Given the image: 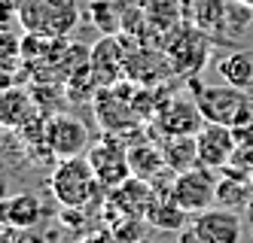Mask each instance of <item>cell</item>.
<instances>
[{
  "instance_id": "1",
  "label": "cell",
  "mask_w": 253,
  "mask_h": 243,
  "mask_svg": "<svg viewBox=\"0 0 253 243\" xmlns=\"http://www.w3.org/2000/svg\"><path fill=\"white\" fill-rule=\"evenodd\" d=\"M192 98L202 109L205 122L213 125H229V128H241V125H253V104L244 95V88L238 85H202L198 79H192Z\"/></svg>"
},
{
  "instance_id": "2",
  "label": "cell",
  "mask_w": 253,
  "mask_h": 243,
  "mask_svg": "<svg viewBox=\"0 0 253 243\" xmlns=\"http://www.w3.org/2000/svg\"><path fill=\"white\" fill-rule=\"evenodd\" d=\"M19 25L25 34L67 40L80 25V0H19Z\"/></svg>"
},
{
  "instance_id": "3",
  "label": "cell",
  "mask_w": 253,
  "mask_h": 243,
  "mask_svg": "<svg viewBox=\"0 0 253 243\" xmlns=\"http://www.w3.org/2000/svg\"><path fill=\"white\" fill-rule=\"evenodd\" d=\"M49 189H52V195H55V201L61 204V207L88 210L92 204L101 201L104 185L98 182V176L92 171V164H88V158L80 155V158H64V161H58V167L52 171Z\"/></svg>"
},
{
  "instance_id": "4",
  "label": "cell",
  "mask_w": 253,
  "mask_h": 243,
  "mask_svg": "<svg viewBox=\"0 0 253 243\" xmlns=\"http://www.w3.org/2000/svg\"><path fill=\"white\" fill-rule=\"evenodd\" d=\"M134 85L137 82H116V85H107V88H98V95L92 101L95 106V119L98 125L104 128V134H122V131H131L137 128L143 119L137 116V109L131 104V95H134Z\"/></svg>"
},
{
  "instance_id": "5",
  "label": "cell",
  "mask_w": 253,
  "mask_h": 243,
  "mask_svg": "<svg viewBox=\"0 0 253 243\" xmlns=\"http://www.w3.org/2000/svg\"><path fill=\"white\" fill-rule=\"evenodd\" d=\"M208 122L198 109L192 95H171L156 106V116H153V134L159 137H198Z\"/></svg>"
},
{
  "instance_id": "6",
  "label": "cell",
  "mask_w": 253,
  "mask_h": 243,
  "mask_svg": "<svg viewBox=\"0 0 253 243\" xmlns=\"http://www.w3.org/2000/svg\"><path fill=\"white\" fill-rule=\"evenodd\" d=\"M88 164L98 176V182L104 185V192L116 189L119 182H125L131 176V167H128V146L122 143L119 134H104L98 143H92V149L85 152Z\"/></svg>"
},
{
  "instance_id": "7",
  "label": "cell",
  "mask_w": 253,
  "mask_h": 243,
  "mask_svg": "<svg viewBox=\"0 0 253 243\" xmlns=\"http://www.w3.org/2000/svg\"><path fill=\"white\" fill-rule=\"evenodd\" d=\"M46 149L52 158H80L92 149V140H88V128L85 122H80L70 113H55L46 119Z\"/></svg>"
},
{
  "instance_id": "8",
  "label": "cell",
  "mask_w": 253,
  "mask_h": 243,
  "mask_svg": "<svg viewBox=\"0 0 253 243\" xmlns=\"http://www.w3.org/2000/svg\"><path fill=\"white\" fill-rule=\"evenodd\" d=\"M216 189H220V179L213 176V171L198 164V167H192V171L174 176L171 198L186 213H205V210H211L216 204Z\"/></svg>"
},
{
  "instance_id": "9",
  "label": "cell",
  "mask_w": 253,
  "mask_h": 243,
  "mask_svg": "<svg viewBox=\"0 0 253 243\" xmlns=\"http://www.w3.org/2000/svg\"><path fill=\"white\" fill-rule=\"evenodd\" d=\"M153 201H156L153 182L128 176L125 182H119L116 189L107 192V207L104 210L110 216V222L116 225L122 219H147V210H150Z\"/></svg>"
},
{
  "instance_id": "10",
  "label": "cell",
  "mask_w": 253,
  "mask_h": 243,
  "mask_svg": "<svg viewBox=\"0 0 253 243\" xmlns=\"http://www.w3.org/2000/svg\"><path fill=\"white\" fill-rule=\"evenodd\" d=\"M208 49H211V40L202 28H180L171 43L165 46V55L171 61V70L180 73V76H198V70L205 67L208 61Z\"/></svg>"
},
{
  "instance_id": "11",
  "label": "cell",
  "mask_w": 253,
  "mask_h": 243,
  "mask_svg": "<svg viewBox=\"0 0 253 243\" xmlns=\"http://www.w3.org/2000/svg\"><path fill=\"white\" fill-rule=\"evenodd\" d=\"M125 61H128V40H122L119 34L101 36V40L88 49V64H92L101 88L116 85L125 79Z\"/></svg>"
},
{
  "instance_id": "12",
  "label": "cell",
  "mask_w": 253,
  "mask_h": 243,
  "mask_svg": "<svg viewBox=\"0 0 253 243\" xmlns=\"http://www.w3.org/2000/svg\"><path fill=\"white\" fill-rule=\"evenodd\" d=\"M195 143H198V164L211 167V171H223V167L232 161L235 149H238L235 131L229 125H213V122H208L202 131H198Z\"/></svg>"
},
{
  "instance_id": "13",
  "label": "cell",
  "mask_w": 253,
  "mask_h": 243,
  "mask_svg": "<svg viewBox=\"0 0 253 243\" xmlns=\"http://www.w3.org/2000/svg\"><path fill=\"white\" fill-rule=\"evenodd\" d=\"M192 228L202 243H241V216L229 207H211L195 213Z\"/></svg>"
},
{
  "instance_id": "14",
  "label": "cell",
  "mask_w": 253,
  "mask_h": 243,
  "mask_svg": "<svg viewBox=\"0 0 253 243\" xmlns=\"http://www.w3.org/2000/svg\"><path fill=\"white\" fill-rule=\"evenodd\" d=\"M43 213L46 207L34 192H19V195H9L6 201H0V222H6L15 231L37 228L43 222Z\"/></svg>"
},
{
  "instance_id": "15",
  "label": "cell",
  "mask_w": 253,
  "mask_h": 243,
  "mask_svg": "<svg viewBox=\"0 0 253 243\" xmlns=\"http://www.w3.org/2000/svg\"><path fill=\"white\" fill-rule=\"evenodd\" d=\"M128 167H131V176L147 179V182H156L159 176H165L171 171L165 164V155H162V146L150 143V140H140V143L128 146Z\"/></svg>"
},
{
  "instance_id": "16",
  "label": "cell",
  "mask_w": 253,
  "mask_h": 243,
  "mask_svg": "<svg viewBox=\"0 0 253 243\" xmlns=\"http://www.w3.org/2000/svg\"><path fill=\"white\" fill-rule=\"evenodd\" d=\"M186 219H189V213L180 207L171 195L156 192V201L150 204V210H147V222L153 228H159V231H183Z\"/></svg>"
},
{
  "instance_id": "17",
  "label": "cell",
  "mask_w": 253,
  "mask_h": 243,
  "mask_svg": "<svg viewBox=\"0 0 253 243\" xmlns=\"http://www.w3.org/2000/svg\"><path fill=\"white\" fill-rule=\"evenodd\" d=\"M34 116V101L22 88H3L0 91V122L3 128H25Z\"/></svg>"
},
{
  "instance_id": "18",
  "label": "cell",
  "mask_w": 253,
  "mask_h": 243,
  "mask_svg": "<svg viewBox=\"0 0 253 243\" xmlns=\"http://www.w3.org/2000/svg\"><path fill=\"white\" fill-rule=\"evenodd\" d=\"M162 155H165V164L174 174H186L192 167H198V143L195 137H162Z\"/></svg>"
},
{
  "instance_id": "19",
  "label": "cell",
  "mask_w": 253,
  "mask_h": 243,
  "mask_svg": "<svg viewBox=\"0 0 253 243\" xmlns=\"http://www.w3.org/2000/svg\"><path fill=\"white\" fill-rule=\"evenodd\" d=\"M98 88H101V82H98V76H95L92 64H83V67H77V70H74V73L67 76V82H64V91H67V98H70V101H77V104L95 101Z\"/></svg>"
},
{
  "instance_id": "20",
  "label": "cell",
  "mask_w": 253,
  "mask_h": 243,
  "mask_svg": "<svg viewBox=\"0 0 253 243\" xmlns=\"http://www.w3.org/2000/svg\"><path fill=\"white\" fill-rule=\"evenodd\" d=\"M220 76L229 82V85H238V88H247L253 82V58L247 52H232L229 58L220 61Z\"/></svg>"
},
{
  "instance_id": "21",
  "label": "cell",
  "mask_w": 253,
  "mask_h": 243,
  "mask_svg": "<svg viewBox=\"0 0 253 243\" xmlns=\"http://www.w3.org/2000/svg\"><path fill=\"white\" fill-rule=\"evenodd\" d=\"M253 201V182L250 179H232L226 176L216 189V207H244Z\"/></svg>"
},
{
  "instance_id": "22",
  "label": "cell",
  "mask_w": 253,
  "mask_h": 243,
  "mask_svg": "<svg viewBox=\"0 0 253 243\" xmlns=\"http://www.w3.org/2000/svg\"><path fill=\"white\" fill-rule=\"evenodd\" d=\"M15 61H22V36L9 31H0V67L9 70L15 67Z\"/></svg>"
},
{
  "instance_id": "23",
  "label": "cell",
  "mask_w": 253,
  "mask_h": 243,
  "mask_svg": "<svg viewBox=\"0 0 253 243\" xmlns=\"http://www.w3.org/2000/svg\"><path fill=\"white\" fill-rule=\"evenodd\" d=\"M113 237L119 243H137L140 240V219H122L113 225Z\"/></svg>"
},
{
  "instance_id": "24",
  "label": "cell",
  "mask_w": 253,
  "mask_h": 243,
  "mask_svg": "<svg viewBox=\"0 0 253 243\" xmlns=\"http://www.w3.org/2000/svg\"><path fill=\"white\" fill-rule=\"evenodd\" d=\"M85 213H88V210H80V207H61L58 222H61L64 228H70V231H80V228L85 225Z\"/></svg>"
},
{
  "instance_id": "25",
  "label": "cell",
  "mask_w": 253,
  "mask_h": 243,
  "mask_svg": "<svg viewBox=\"0 0 253 243\" xmlns=\"http://www.w3.org/2000/svg\"><path fill=\"white\" fill-rule=\"evenodd\" d=\"M19 25V0H0V31Z\"/></svg>"
},
{
  "instance_id": "26",
  "label": "cell",
  "mask_w": 253,
  "mask_h": 243,
  "mask_svg": "<svg viewBox=\"0 0 253 243\" xmlns=\"http://www.w3.org/2000/svg\"><path fill=\"white\" fill-rule=\"evenodd\" d=\"M12 243H46V237L37 228H22V231H15Z\"/></svg>"
},
{
  "instance_id": "27",
  "label": "cell",
  "mask_w": 253,
  "mask_h": 243,
  "mask_svg": "<svg viewBox=\"0 0 253 243\" xmlns=\"http://www.w3.org/2000/svg\"><path fill=\"white\" fill-rule=\"evenodd\" d=\"M77 243H119V240L113 237V231H95V234H88V237H83Z\"/></svg>"
},
{
  "instance_id": "28",
  "label": "cell",
  "mask_w": 253,
  "mask_h": 243,
  "mask_svg": "<svg viewBox=\"0 0 253 243\" xmlns=\"http://www.w3.org/2000/svg\"><path fill=\"white\" fill-rule=\"evenodd\" d=\"M177 243H202V240H198L195 228L189 225V228H183V231H180V240H177Z\"/></svg>"
},
{
  "instance_id": "29",
  "label": "cell",
  "mask_w": 253,
  "mask_h": 243,
  "mask_svg": "<svg viewBox=\"0 0 253 243\" xmlns=\"http://www.w3.org/2000/svg\"><path fill=\"white\" fill-rule=\"evenodd\" d=\"M12 237H15V228H9L6 222H0V243H12Z\"/></svg>"
},
{
  "instance_id": "30",
  "label": "cell",
  "mask_w": 253,
  "mask_h": 243,
  "mask_svg": "<svg viewBox=\"0 0 253 243\" xmlns=\"http://www.w3.org/2000/svg\"><path fill=\"white\" fill-rule=\"evenodd\" d=\"M9 198V185H6V179H0V201H6Z\"/></svg>"
},
{
  "instance_id": "31",
  "label": "cell",
  "mask_w": 253,
  "mask_h": 243,
  "mask_svg": "<svg viewBox=\"0 0 253 243\" xmlns=\"http://www.w3.org/2000/svg\"><path fill=\"white\" fill-rule=\"evenodd\" d=\"M238 3H244L247 9H253V0H238Z\"/></svg>"
},
{
  "instance_id": "32",
  "label": "cell",
  "mask_w": 253,
  "mask_h": 243,
  "mask_svg": "<svg viewBox=\"0 0 253 243\" xmlns=\"http://www.w3.org/2000/svg\"><path fill=\"white\" fill-rule=\"evenodd\" d=\"M137 243H153V240H147V237H140V240H137Z\"/></svg>"
},
{
  "instance_id": "33",
  "label": "cell",
  "mask_w": 253,
  "mask_h": 243,
  "mask_svg": "<svg viewBox=\"0 0 253 243\" xmlns=\"http://www.w3.org/2000/svg\"><path fill=\"white\" fill-rule=\"evenodd\" d=\"M0 137H3V122H0Z\"/></svg>"
},
{
  "instance_id": "34",
  "label": "cell",
  "mask_w": 253,
  "mask_h": 243,
  "mask_svg": "<svg viewBox=\"0 0 253 243\" xmlns=\"http://www.w3.org/2000/svg\"><path fill=\"white\" fill-rule=\"evenodd\" d=\"M250 182H253V171H250Z\"/></svg>"
}]
</instances>
